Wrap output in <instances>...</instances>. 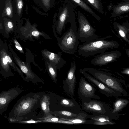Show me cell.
Returning <instances> with one entry per match:
<instances>
[{"label": "cell", "instance_id": "obj_1", "mask_svg": "<svg viewBox=\"0 0 129 129\" xmlns=\"http://www.w3.org/2000/svg\"><path fill=\"white\" fill-rule=\"evenodd\" d=\"M112 35L91 40L84 43L78 48V53L83 56H88L118 48L117 41L109 40Z\"/></svg>", "mask_w": 129, "mask_h": 129}, {"label": "cell", "instance_id": "obj_2", "mask_svg": "<svg viewBox=\"0 0 129 129\" xmlns=\"http://www.w3.org/2000/svg\"><path fill=\"white\" fill-rule=\"evenodd\" d=\"M94 78L108 87L126 97L129 94L123 88L122 84L127 88L125 81L113 74L100 69L91 68H85L82 69Z\"/></svg>", "mask_w": 129, "mask_h": 129}, {"label": "cell", "instance_id": "obj_3", "mask_svg": "<svg viewBox=\"0 0 129 129\" xmlns=\"http://www.w3.org/2000/svg\"><path fill=\"white\" fill-rule=\"evenodd\" d=\"M53 31L60 50L65 53L74 54L79 44L75 22L71 23L70 28L60 38L57 36L54 26Z\"/></svg>", "mask_w": 129, "mask_h": 129}, {"label": "cell", "instance_id": "obj_4", "mask_svg": "<svg viewBox=\"0 0 129 129\" xmlns=\"http://www.w3.org/2000/svg\"><path fill=\"white\" fill-rule=\"evenodd\" d=\"M39 97V95L37 94L32 96L28 94L22 96L17 101L11 110L8 117H22L24 119L26 118Z\"/></svg>", "mask_w": 129, "mask_h": 129}, {"label": "cell", "instance_id": "obj_5", "mask_svg": "<svg viewBox=\"0 0 129 129\" xmlns=\"http://www.w3.org/2000/svg\"><path fill=\"white\" fill-rule=\"evenodd\" d=\"M79 27L77 32L78 39L82 42L98 39L96 30L91 25L84 15L79 11L78 17Z\"/></svg>", "mask_w": 129, "mask_h": 129}, {"label": "cell", "instance_id": "obj_6", "mask_svg": "<svg viewBox=\"0 0 129 129\" xmlns=\"http://www.w3.org/2000/svg\"><path fill=\"white\" fill-rule=\"evenodd\" d=\"M82 110L94 115H104L115 119L112 113V109L109 104L96 99L91 100L88 102L82 103Z\"/></svg>", "mask_w": 129, "mask_h": 129}, {"label": "cell", "instance_id": "obj_7", "mask_svg": "<svg viewBox=\"0 0 129 129\" xmlns=\"http://www.w3.org/2000/svg\"><path fill=\"white\" fill-rule=\"evenodd\" d=\"M96 91L95 88L84 77H80L78 93L82 103L88 102L91 100L100 99V96L95 93Z\"/></svg>", "mask_w": 129, "mask_h": 129}, {"label": "cell", "instance_id": "obj_8", "mask_svg": "<svg viewBox=\"0 0 129 129\" xmlns=\"http://www.w3.org/2000/svg\"><path fill=\"white\" fill-rule=\"evenodd\" d=\"M118 50L104 52L95 56L91 61V63L95 66H102L116 61L122 55Z\"/></svg>", "mask_w": 129, "mask_h": 129}, {"label": "cell", "instance_id": "obj_9", "mask_svg": "<svg viewBox=\"0 0 129 129\" xmlns=\"http://www.w3.org/2000/svg\"><path fill=\"white\" fill-rule=\"evenodd\" d=\"M79 72L90 82L95 86L101 93L106 96L117 97L123 96L121 94L108 87L83 69H80Z\"/></svg>", "mask_w": 129, "mask_h": 129}, {"label": "cell", "instance_id": "obj_10", "mask_svg": "<svg viewBox=\"0 0 129 129\" xmlns=\"http://www.w3.org/2000/svg\"><path fill=\"white\" fill-rule=\"evenodd\" d=\"M22 92L20 88L16 86L7 90H3L0 93V114L2 115L8 109L11 102L19 95Z\"/></svg>", "mask_w": 129, "mask_h": 129}, {"label": "cell", "instance_id": "obj_11", "mask_svg": "<svg viewBox=\"0 0 129 129\" xmlns=\"http://www.w3.org/2000/svg\"><path fill=\"white\" fill-rule=\"evenodd\" d=\"M41 52L43 59L55 66L57 70L60 69L66 63V61L61 57V52L55 53L46 49L42 50Z\"/></svg>", "mask_w": 129, "mask_h": 129}, {"label": "cell", "instance_id": "obj_12", "mask_svg": "<svg viewBox=\"0 0 129 129\" xmlns=\"http://www.w3.org/2000/svg\"><path fill=\"white\" fill-rule=\"evenodd\" d=\"M15 59L21 71L26 75L25 77V81L28 82L30 81L33 83L38 82L44 83L43 80L32 71L30 66L28 63H24L16 58Z\"/></svg>", "mask_w": 129, "mask_h": 129}, {"label": "cell", "instance_id": "obj_13", "mask_svg": "<svg viewBox=\"0 0 129 129\" xmlns=\"http://www.w3.org/2000/svg\"><path fill=\"white\" fill-rule=\"evenodd\" d=\"M76 68V62L73 61L71 63V67L68 71L65 80L68 93L71 96L74 95L76 80L75 72Z\"/></svg>", "mask_w": 129, "mask_h": 129}, {"label": "cell", "instance_id": "obj_14", "mask_svg": "<svg viewBox=\"0 0 129 129\" xmlns=\"http://www.w3.org/2000/svg\"><path fill=\"white\" fill-rule=\"evenodd\" d=\"M129 103V101L123 98H118L114 102L113 109H112V113L115 119H117L119 116L121 115L118 113L121 111Z\"/></svg>", "mask_w": 129, "mask_h": 129}, {"label": "cell", "instance_id": "obj_15", "mask_svg": "<svg viewBox=\"0 0 129 129\" xmlns=\"http://www.w3.org/2000/svg\"><path fill=\"white\" fill-rule=\"evenodd\" d=\"M88 118L93 120V124L104 125L115 124L113 119L107 115H94L88 114Z\"/></svg>", "mask_w": 129, "mask_h": 129}, {"label": "cell", "instance_id": "obj_16", "mask_svg": "<svg viewBox=\"0 0 129 129\" xmlns=\"http://www.w3.org/2000/svg\"><path fill=\"white\" fill-rule=\"evenodd\" d=\"M88 114L82 110L79 113L78 115L76 117L71 119L63 118H60L72 122L73 124H93V121L88 120Z\"/></svg>", "mask_w": 129, "mask_h": 129}, {"label": "cell", "instance_id": "obj_17", "mask_svg": "<svg viewBox=\"0 0 129 129\" xmlns=\"http://www.w3.org/2000/svg\"><path fill=\"white\" fill-rule=\"evenodd\" d=\"M114 27L118 35L123 40L129 44V28L124 24L115 22L113 24Z\"/></svg>", "mask_w": 129, "mask_h": 129}, {"label": "cell", "instance_id": "obj_18", "mask_svg": "<svg viewBox=\"0 0 129 129\" xmlns=\"http://www.w3.org/2000/svg\"><path fill=\"white\" fill-rule=\"evenodd\" d=\"M68 13L67 8V7L65 8L60 15L58 20L56 24V31L58 34L61 35L63 29L65 28Z\"/></svg>", "mask_w": 129, "mask_h": 129}, {"label": "cell", "instance_id": "obj_19", "mask_svg": "<svg viewBox=\"0 0 129 129\" xmlns=\"http://www.w3.org/2000/svg\"><path fill=\"white\" fill-rule=\"evenodd\" d=\"M50 99L48 96L44 95L41 100V105L45 117L51 115L49 107Z\"/></svg>", "mask_w": 129, "mask_h": 129}, {"label": "cell", "instance_id": "obj_20", "mask_svg": "<svg viewBox=\"0 0 129 129\" xmlns=\"http://www.w3.org/2000/svg\"><path fill=\"white\" fill-rule=\"evenodd\" d=\"M45 65L49 76L53 81L55 83H56L57 70L56 67L47 61H45Z\"/></svg>", "mask_w": 129, "mask_h": 129}, {"label": "cell", "instance_id": "obj_21", "mask_svg": "<svg viewBox=\"0 0 129 129\" xmlns=\"http://www.w3.org/2000/svg\"><path fill=\"white\" fill-rule=\"evenodd\" d=\"M50 113L55 115L56 117L60 118L66 119H71L76 117L78 114H76L67 111H55L54 112L50 111Z\"/></svg>", "mask_w": 129, "mask_h": 129}, {"label": "cell", "instance_id": "obj_22", "mask_svg": "<svg viewBox=\"0 0 129 129\" xmlns=\"http://www.w3.org/2000/svg\"><path fill=\"white\" fill-rule=\"evenodd\" d=\"M129 2L123 3L115 7L113 10V13L116 15H119L129 12Z\"/></svg>", "mask_w": 129, "mask_h": 129}, {"label": "cell", "instance_id": "obj_23", "mask_svg": "<svg viewBox=\"0 0 129 129\" xmlns=\"http://www.w3.org/2000/svg\"><path fill=\"white\" fill-rule=\"evenodd\" d=\"M72 0L82 8L91 14L97 19L99 20H100L101 18L82 0Z\"/></svg>", "mask_w": 129, "mask_h": 129}, {"label": "cell", "instance_id": "obj_24", "mask_svg": "<svg viewBox=\"0 0 129 129\" xmlns=\"http://www.w3.org/2000/svg\"><path fill=\"white\" fill-rule=\"evenodd\" d=\"M42 121L44 122H49L59 123H63L73 124L71 122L67 120L58 118L52 116L51 114L47 117H45L43 119Z\"/></svg>", "mask_w": 129, "mask_h": 129}, {"label": "cell", "instance_id": "obj_25", "mask_svg": "<svg viewBox=\"0 0 129 129\" xmlns=\"http://www.w3.org/2000/svg\"><path fill=\"white\" fill-rule=\"evenodd\" d=\"M94 8L102 14L103 13V7L101 0H87Z\"/></svg>", "mask_w": 129, "mask_h": 129}, {"label": "cell", "instance_id": "obj_26", "mask_svg": "<svg viewBox=\"0 0 129 129\" xmlns=\"http://www.w3.org/2000/svg\"><path fill=\"white\" fill-rule=\"evenodd\" d=\"M4 58L11 65L13 66V67L14 68V69L15 70H16L18 72L19 74L21 76L24 81H25V78L24 77L22 73L17 67L15 66V65L13 62L10 57L6 55L5 57Z\"/></svg>", "mask_w": 129, "mask_h": 129}, {"label": "cell", "instance_id": "obj_27", "mask_svg": "<svg viewBox=\"0 0 129 129\" xmlns=\"http://www.w3.org/2000/svg\"><path fill=\"white\" fill-rule=\"evenodd\" d=\"M5 11L7 15L10 17L13 16V10L11 2L9 1L6 4Z\"/></svg>", "mask_w": 129, "mask_h": 129}, {"label": "cell", "instance_id": "obj_28", "mask_svg": "<svg viewBox=\"0 0 129 129\" xmlns=\"http://www.w3.org/2000/svg\"><path fill=\"white\" fill-rule=\"evenodd\" d=\"M17 9L19 16L21 15L23 6L22 0H16Z\"/></svg>", "mask_w": 129, "mask_h": 129}, {"label": "cell", "instance_id": "obj_29", "mask_svg": "<svg viewBox=\"0 0 129 129\" xmlns=\"http://www.w3.org/2000/svg\"><path fill=\"white\" fill-rule=\"evenodd\" d=\"M8 119L9 123H16L18 121L24 119L22 117H8Z\"/></svg>", "mask_w": 129, "mask_h": 129}, {"label": "cell", "instance_id": "obj_30", "mask_svg": "<svg viewBox=\"0 0 129 129\" xmlns=\"http://www.w3.org/2000/svg\"><path fill=\"white\" fill-rule=\"evenodd\" d=\"M42 121H35L32 120H24L19 121L17 123H30L39 122Z\"/></svg>", "mask_w": 129, "mask_h": 129}, {"label": "cell", "instance_id": "obj_31", "mask_svg": "<svg viewBox=\"0 0 129 129\" xmlns=\"http://www.w3.org/2000/svg\"><path fill=\"white\" fill-rule=\"evenodd\" d=\"M123 70L121 71L120 73L122 74H126L129 76V68H125L122 69Z\"/></svg>", "mask_w": 129, "mask_h": 129}, {"label": "cell", "instance_id": "obj_32", "mask_svg": "<svg viewBox=\"0 0 129 129\" xmlns=\"http://www.w3.org/2000/svg\"><path fill=\"white\" fill-rule=\"evenodd\" d=\"M42 1L45 6L46 7L49 6L50 0H42Z\"/></svg>", "mask_w": 129, "mask_h": 129}, {"label": "cell", "instance_id": "obj_33", "mask_svg": "<svg viewBox=\"0 0 129 129\" xmlns=\"http://www.w3.org/2000/svg\"><path fill=\"white\" fill-rule=\"evenodd\" d=\"M8 26L9 28H11L13 27V25L12 22L10 21H9L8 23Z\"/></svg>", "mask_w": 129, "mask_h": 129}, {"label": "cell", "instance_id": "obj_34", "mask_svg": "<svg viewBox=\"0 0 129 129\" xmlns=\"http://www.w3.org/2000/svg\"><path fill=\"white\" fill-rule=\"evenodd\" d=\"M2 61L3 64L5 65H7L8 64V62L5 59V58H3L2 59Z\"/></svg>", "mask_w": 129, "mask_h": 129}, {"label": "cell", "instance_id": "obj_35", "mask_svg": "<svg viewBox=\"0 0 129 129\" xmlns=\"http://www.w3.org/2000/svg\"><path fill=\"white\" fill-rule=\"evenodd\" d=\"M125 52L128 56V57H129V49H126L125 50Z\"/></svg>", "mask_w": 129, "mask_h": 129}]
</instances>
